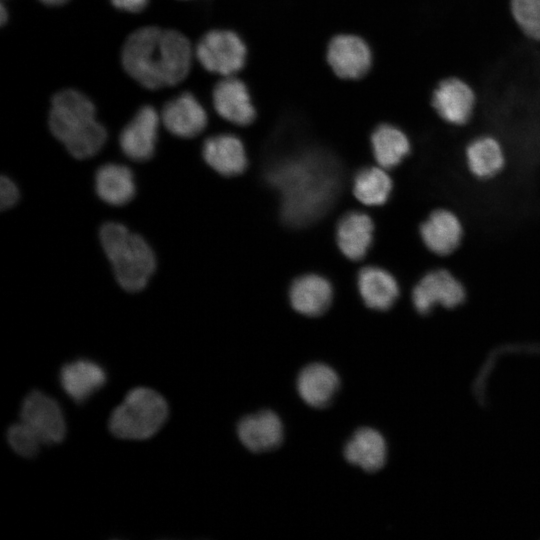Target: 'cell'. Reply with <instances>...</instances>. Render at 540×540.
Here are the masks:
<instances>
[{"mask_svg":"<svg viewBox=\"0 0 540 540\" xmlns=\"http://www.w3.org/2000/svg\"><path fill=\"white\" fill-rule=\"evenodd\" d=\"M332 293L327 279L316 274H307L293 282L289 298L297 312L306 316H319L329 307Z\"/></svg>","mask_w":540,"mask_h":540,"instance_id":"cell-18","label":"cell"},{"mask_svg":"<svg viewBox=\"0 0 540 540\" xmlns=\"http://www.w3.org/2000/svg\"><path fill=\"white\" fill-rule=\"evenodd\" d=\"M391 190V178L381 166L362 169L354 178L353 193L361 203L368 206L385 203Z\"/></svg>","mask_w":540,"mask_h":540,"instance_id":"cell-26","label":"cell"},{"mask_svg":"<svg viewBox=\"0 0 540 540\" xmlns=\"http://www.w3.org/2000/svg\"><path fill=\"white\" fill-rule=\"evenodd\" d=\"M20 421L39 437L43 445L60 443L65 437L66 424L60 405L41 391H31L25 397Z\"/></svg>","mask_w":540,"mask_h":540,"instance_id":"cell-8","label":"cell"},{"mask_svg":"<svg viewBox=\"0 0 540 540\" xmlns=\"http://www.w3.org/2000/svg\"><path fill=\"white\" fill-rule=\"evenodd\" d=\"M371 146L375 160L384 169L398 165L411 148L407 135L391 124H381L374 130Z\"/></svg>","mask_w":540,"mask_h":540,"instance_id":"cell-24","label":"cell"},{"mask_svg":"<svg viewBox=\"0 0 540 540\" xmlns=\"http://www.w3.org/2000/svg\"><path fill=\"white\" fill-rule=\"evenodd\" d=\"M160 117L165 129L180 138H193L199 135L208 123L205 108L197 97L188 91L166 101Z\"/></svg>","mask_w":540,"mask_h":540,"instance_id":"cell-11","label":"cell"},{"mask_svg":"<svg viewBox=\"0 0 540 540\" xmlns=\"http://www.w3.org/2000/svg\"><path fill=\"white\" fill-rule=\"evenodd\" d=\"M99 236L119 285L129 292L143 289L156 267L148 243L117 222L105 223Z\"/></svg>","mask_w":540,"mask_h":540,"instance_id":"cell-4","label":"cell"},{"mask_svg":"<svg viewBox=\"0 0 540 540\" xmlns=\"http://www.w3.org/2000/svg\"><path fill=\"white\" fill-rule=\"evenodd\" d=\"M194 54L206 71L227 77L234 76L244 67L247 48L235 32L213 29L200 37L194 46Z\"/></svg>","mask_w":540,"mask_h":540,"instance_id":"cell-6","label":"cell"},{"mask_svg":"<svg viewBox=\"0 0 540 540\" xmlns=\"http://www.w3.org/2000/svg\"><path fill=\"white\" fill-rule=\"evenodd\" d=\"M339 387V378L329 366L314 363L306 366L299 374L297 389L308 405L322 408L330 403Z\"/></svg>","mask_w":540,"mask_h":540,"instance_id":"cell-19","label":"cell"},{"mask_svg":"<svg viewBox=\"0 0 540 540\" xmlns=\"http://www.w3.org/2000/svg\"><path fill=\"white\" fill-rule=\"evenodd\" d=\"M9 20V11L5 3L2 1L0 4V24L4 26Z\"/></svg>","mask_w":540,"mask_h":540,"instance_id":"cell-31","label":"cell"},{"mask_svg":"<svg viewBox=\"0 0 540 540\" xmlns=\"http://www.w3.org/2000/svg\"><path fill=\"white\" fill-rule=\"evenodd\" d=\"M510 8L523 34L540 42V0H511Z\"/></svg>","mask_w":540,"mask_h":540,"instance_id":"cell-27","label":"cell"},{"mask_svg":"<svg viewBox=\"0 0 540 540\" xmlns=\"http://www.w3.org/2000/svg\"><path fill=\"white\" fill-rule=\"evenodd\" d=\"M41 4L47 7H60L65 5L69 0H38Z\"/></svg>","mask_w":540,"mask_h":540,"instance_id":"cell-32","label":"cell"},{"mask_svg":"<svg viewBox=\"0 0 540 540\" xmlns=\"http://www.w3.org/2000/svg\"><path fill=\"white\" fill-rule=\"evenodd\" d=\"M168 412V404L160 393L148 387H136L112 411L108 427L120 439L145 440L160 430Z\"/></svg>","mask_w":540,"mask_h":540,"instance_id":"cell-5","label":"cell"},{"mask_svg":"<svg viewBox=\"0 0 540 540\" xmlns=\"http://www.w3.org/2000/svg\"><path fill=\"white\" fill-rule=\"evenodd\" d=\"M96 192L107 204L121 206L135 195L132 171L120 164L108 163L101 166L95 177Z\"/></svg>","mask_w":540,"mask_h":540,"instance_id":"cell-23","label":"cell"},{"mask_svg":"<svg viewBox=\"0 0 540 540\" xmlns=\"http://www.w3.org/2000/svg\"><path fill=\"white\" fill-rule=\"evenodd\" d=\"M48 126L52 135L76 159L94 156L107 140V131L97 119L94 102L76 88H63L53 94Z\"/></svg>","mask_w":540,"mask_h":540,"instance_id":"cell-2","label":"cell"},{"mask_svg":"<svg viewBox=\"0 0 540 540\" xmlns=\"http://www.w3.org/2000/svg\"><path fill=\"white\" fill-rule=\"evenodd\" d=\"M327 61L339 78L356 80L368 73L372 54L368 44L359 36L340 34L328 44Z\"/></svg>","mask_w":540,"mask_h":540,"instance_id":"cell-10","label":"cell"},{"mask_svg":"<svg viewBox=\"0 0 540 540\" xmlns=\"http://www.w3.org/2000/svg\"><path fill=\"white\" fill-rule=\"evenodd\" d=\"M202 154L206 163L223 176L238 175L247 165L243 143L231 134H218L206 139Z\"/></svg>","mask_w":540,"mask_h":540,"instance_id":"cell-15","label":"cell"},{"mask_svg":"<svg viewBox=\"0 0 540 540\" xmlns=\"http://www.w3.org/2000/svg\"><path fill=\"white\" fill-rule=\"evenodd\" d=\"M386 455L384 438L372 428L357 430L344 449L346 460L366 472H375L381 469L385 464Z\"/></svg>","mask_w":540,"mask_h":540,"instance_id":"cell-21","label":"cell"},{"mask_svg":"<svg viewBox=\"0 0 540 540\" xmlns=\"http://www.w3.org/2000/svg\"><path fill=\"white\" fill-rule=\"evenodd\" d=\"M431 106L446 124L464 126L474 116L477 94L464 79L456 76L446 77L434 88Z\"/></svg>","mask_w":540,"mask_h":540,"instance_id":"cell-7","label":"cell"},{"mask_svg":"<svg viewBox=\"0 0 540 540\" xmlns=\"http://www.w3.org/2000/svg\"><path fill=\"white\" fill-rule=\"evenodd\" d=\"M19 192L14 182L2 176L0 180V207L2 210L12 207L18 200Z\"/></svg>","mask_w":540,"mask_h":540,"instance_id":"cell-29","label":"cell"},{"mask_svg":"<svg viewBox=\"0 0 540 540\" xmlns=\"http://www.w3.org/2000/svg\"><path fill=\"white\" fill-rule=\"evenodd\" d=\"M520 58H522V57L520 56V57L517 58L518 64H519V63H521V64L523 63V66H525V64H524V62H523L524 60H523V59L521 60ZM524 68H525V67H524ZM525 71H526V68H525ZM526 73H527V71H526ZM527 75H528V74H527ZM529 76H530V75H529ZM529 76H528V77H529ZM530 78H531V76H530ZM530 78H529V79H530ZM531 81H532V79H531ZM532 82H533V81H532ZM532 82H531V84H532V87H533V89H534V88H535V85H534Z\"/></svg>","mask_w":540,"mask_h":540,"instance_id":"cell-33","label":"cell"},{"mask_svg":"<svg viewBox=\"0 0 540 540\" xmlns=\"http://www.w3.org/2000/svg\"><path fill=\"white\" fill-rule=\"evenodd\" d=\"M212 103L217 114L226 121L245 126L256 116L246 84L234 76L222 77L213 88Z\"/></svg>","mask_w":540,"mask_h":540,"instance_id":"cell-13","label":"cell"},{"mask_svg":"<svg viewBox=\"0 0 540 540\" xmlns=\"http://www.w3.org/2000/svg\"><path fill=\"white\" fill-rule=\"evenodd\" d=\"M466 158L471 172L479 178L495 175L504 165V153L498 140L481 136L466 148Z\"/></svg>","mask_w":540,"mask_h":540,"instance_id":"cell-25","label":"cell"},{"mask_svg":"<svg viewBox=\"0 0 540 540\" xmlns=\"http://www.w3.org/2000/svg\"><path fill=\"white\" fill-rule=\"evenodd\" d=\"M462 233V225L456 215L443 209L432 212L420 227L424 244L438 255L452 253L459 246Z\"/></svg>","mask_w":540,"mask_h":540,"instance_id":"cell-16","label":"cell"},{"mask_svg":"<svg viewBox=\"0 0 540 540\" xmlns=\"http://www.w3.org/2000/svg\"><path fill=\"white\" fill-rule=\"evenodd\" d=\"M160 124V113L155 107L141 106L120 133L122 152L134 161L150 159L155 151Z\"/></svg>","mask_w":540,"mask_h":540,"instance_id":"cell-9","label":"cell"},{"mask_svg":"<svg viewBox=\"0 0 540 540\" xmlns=\"http://www.w3.org/2000/svg\"><path fill=\"white\" fill-rule=\"evenodd\" d=\"M194 46L181 31L157 25L133 30L120 50L124 72L150 91L175 87L190 74Z\"/></svg>","mask_w":540,"mask_h":540,"instance_id":"cell-1","label":"cell"},{"mask_svg":"<svg viewBox=\"0 0 540 540\" xmlns=\"http://www.w3.org/2000/svg\"><path fill=\"white\" fill-rule=\"evenodd\" d=\"M374 225L361 212H350L338 223L336 241L341 252L350 260L362 259L372 243Z\"/></svg>","mask_w":540,"mask_h":540,"instance_id":"cell-20","label":"cell"},{"mask_svg":"<svg viewBox=\"0 0 540 540\" xmlns=\"http://www.w3.org/2000/svg\"><path fill=\"white\" fill-rule=\"evenodd\" d=\"M465 298L462 284L447 270L438 269L427 273L412 291V302L421 314L428 313L437 304L454 308Z\"/></svg>","mask_w":540,"mask_h":540,"instance_id":"cell-12","label":"cell"},{"mask_svg":"<svg viewBox=\"0 0 540 540\" xmlns=\"http://www.w3.org/2000/svg\"><path fill=\"white\" fill-rule=\"evenodd\" d=\"M358 288L366 306L375 310L389 309L399 296L395 278L378 267H365L360 271Z\"/></svg>","mask_w":540,"mask_h":540,"instance_id":"cell-22","label":"cell"},{"mask_svg":"<svg viewBox=\"0 0 540 540\" xmlns=\"http://www.w3.org/2000/svg\"><path fill=\"white\" fill-rule=\"evenodd\" d=\"M111 5L119 11L137 14L143 12L150 0H109Z\"/></svg>","mask_w":540,"mask_h":540,"instance_id":"cell-30","label":"cell"},{"mask_svg":"<svg viewBox=\"0 0 540 540\" xmlns=\"http://www.w3.org/2000/svg\"><path fill=\"white\" fill-rule=\"evenodd\" d=\"M242 444L255 453L277 448L283 439V426L272 411H261L243 418L237 427Z\"/></svg>","mask_w":540,"mask_h":540,"instance_id":"cell-14","label":"cell"},{"mask_svg":"<svg viewBox=\"0 0 540 540\" xmlns=\"http://www.w3.org/2000/svg\"><path fill=\"white\" fill-rule=\"evenodd\" d=\"M333 170L319 160L303 158L278 167L271 180L283 196L285 217L303 224L318 216L329 203L335 189Z\"/></svg>","mask_w":540,"mask_h":540,"instance_id":"cell-3","label":"cell"},{"mask_svg":"<svg viewBox=\"0 0 540 540\" xmlns=\"http://www.w3.org/2000/svg\"><path fill=\"white\" fill-rule=\"evenodd\" d=\"M60 382L65 393L81 403L105 384L106 373L99 364L79 359L62 367Z\"/></svg>","mask_w":540,"mask_h":540,"instance_id":"cell-17","label":"cell"},{"mask_svg":"<svg viewBox=\"0 0 540 540\" xmlns=\"http://www.w3.org/2000/svg\"><path fill=\"white\" fill-rule=\"evenodd\" d=\"M179 1H189V0H179Z\"/></svg>","mask_w":540,"mask_h":540,"instance_id":"cell-34","label":"cell"},{"mask_svg":"<svg viewBox=\"0 0 540 540\" xmlns=\"http://www.w3.org/2000/svg\"><path fill=\"white\" fill-rule=\"evenodd\" d=\"M7 439L14 452L27 458L35 456L43 445L39 437L22 421L8 428Z\"/></svg>","mask_w":540,"mask_h":540,"instance_id":"cell-28","label":"cell"}]
</instances>
